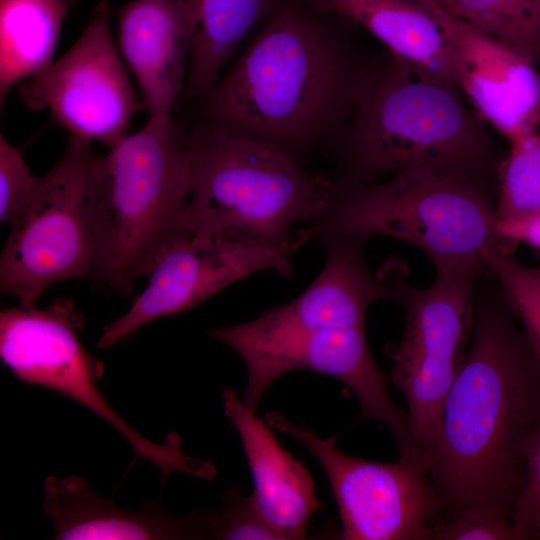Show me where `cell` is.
I'll return each instance as SVG.
<instances>
[{
	"label": "cell",
	"mask_w": 540,
	"mask_h": 540,
	"mask_svg": "<svg viewBox=\"0 0 540 540\" xmlns=\"http://www.w3.org/2000/svg\"><path fill=\"white\" fill-rule=\"evenodd\" d=\"M499 294L474 292L463 365L445 399L430 480L443 521L487 509L512 519L524 483V447L540 418V360Z\"/></svg>",
	"instance_id": "1"
},
{
	"label": "cell",
	"mask_w": 540,
	"mask_h": 540,
	"mask_svg": "<svg viewBox=\"0 0 540 540\" xmlns=\"http://www.w3.org/2000/svg\"><path fill=\"white\" fill-rule=\"evenodd\" d=\"M371 62L315 12L276 0L230 70L201 98V121L300 160L321 144L333 147Z\"/></svg>",
	"instance_id": "2"
},
{
	"label": "cell",
	"mask_w": 540,
	"mask_h": 540,
	"mask_svg": "<svg viewBox=\"0 0 540 540\" xmlns=\"http://www.w3.org/2000/svg\"><path fill=\"white\" fill-rule=\"evenodd\" d=\"M459 85L387 51L370 64L333 145L335 177L375 182L412 166L497 184L504 158Z\"/></svg>",
	"instance_id": "3"
},
{
	"label": "cell",
	"mask_w": 540,
	"mask_h": 540,
	"mask_svg": "<svg viewBox=\"0 0 540 540\" xmlns=\"http://www.w3.org/2000/svg\"><path fill=\"white\" fill-rule=\"evenodd\" d=\"M190 194L187 131L172 116H150L106 155L94 154L85 197L93 281L129 295L162 251L187 233Z\"/></svg>",
	"instance_id": "4"
},
{
	"label": "cell",
	"mask_w": 540,
	"mask_h": 540,
	"mask_svg": "<svg viewBox=\"0 0 540 540\" xmlns=\"http://www.w3.org/2000/svg\"><path fill=\"white\" fill-rule=\"evenodd\" d=\"M187 149V233L301 247L295 226L318 219L338 190L335 175L308 172L273 144L203 121L187 131Z\"/></svg>",
	"instance_id": "5"
},
{
	"label": "cell",
	"mask_w": 540,
	"mask_h": 540,
	"mask_svg": "<svg viewBox=\"0 0 540 540\" xmlns=\"http://www.w3.org/2000/svg\"><path fill=\"white\" fill-rule=\"evenodd\" d=\"M496 194L493 183L425 166L409 167L384 182L338 180L327 210L296 234L302 244L324 234L381 235L416 247L436 270H485L487 254L504 243L496 233Z\"/></svg>",
	"instance_id": "6"
},
{
	"label": "cell",
	"mask_w": 540,
	"mask_h": 540,
	"mask_svg": "<svg viewBox=\"0 0 540 540\" xmlns=\"http://www.w3.org/2000/svg\"><path fill=\"white\" fill-rule=\"evenodd\" d=\"M366 323L316 301L291 304L257 328L230 335L226 345L243 360L247 385L243 402L257 410L269 386L283 374L312 370L342 381L357 397L358 419L383 423L399 456L410 447L408 414L390 396L385 374L375 362Z\"/></svg>",
	"instance_id": "7"
},
{
	"label": "cell",
	"mask_w": 540,
	"mask_h": 540,
	"mask_svg": "<svg viewBox=\"0 0 540 540\" xmlns=\"http://www.w3.org/2000/svg\"><path fill=\"white\" fill-rule=\"evenodd\" d=\"M382 267L405 314L401 339L386 349L393 362L390 379L408 407L410 447L404 459L430 474L443 405L470 342L475 284L485 271L478 267L437 270L434 282L419 289L408 283L406 266L399 260Z\"/></svg>",
	"instance_id": "8"
},
{
	"label": "cell",
	"mask_w": 540,
	"mask_h": 540,
	"mask_svg": "<svg viewBox=\"0 0 540 540\" xmlns=\"http://www.w3.org/2000/svg\"><path fill=\"white\" fill-rule=\"evenodd\" d=\"M83 326V314L67 298H58L43 309L20 304L4 309L0 313L1 360L21 381L64 394L102 418L128 441L138 458L160 469L163 481L176 471L211 480L215 466L185 454L176 433L155 443L109 404L96 384L104 366L78 338Z\"/></svg>",
	"instance_id": "9"
},
{
	"label": "cell",
	"mask_w": 540,
	"mask_h": 540,
	"mask_svg": "<svg viewBox=\"0 0 540 540\" xmlns=\"http://www.w3.org/2000/svg\"><path fill=\"white\" fill-rule=\"evenodd\" d=\"M91 142L69 135L59 161L37 176L10 224L0 257L1 293L34 306L58 281H93L95 260L85 211Z\"/></svg>",
	"instance_id": "10"
},
{
	"label": "cell",
	"mask_w": 540,
	"mask_h": 540,
	"mask_svg": "<svg viewBox=\"0 0 540 540\" xmlns=\"http://www.w3.org/2000/svg\"><path fill=\"white\" fill-rule=\"evenodd\" d=\"M265 421L302 443L322 466L337 503L343 540H433L443 522V505L429 472L407 459L377 462L336 446L277 411Z\"/></svg>",
	"instance_id": "11"
},
{
	"label": "cell",
	"mask_w": 540,
	"mask_h": 540,
	"mask_svg": "<svg viewBox=\"0 0 540 540\" xmlns=\"http://www.w3.org/2000/svg\"><path fill=\"white\" fill-rule=\"evenodd\" d=\"M110 7L102 0L71 48L18 87L31 111L48 109L70 134L111 148L124 136L135 95L110 29Z\"/></svg>",
	"instance_id": "12"
},
{
	"label": "cell",
	"mask_w": 540,
	"mask_h": 540,
	"mask_svg": "<svg viewBox=\"0 0 540 540\" xmlns=\"http://www.w3.org/2000/svg\"><path fill=\"white\" fill-rule=\"evenodd\" d=\"M299 247L261 246L184 233L160 254L145 289L126 313L103 328L96 347L107 349L159 317L189 310L232 283L273 270L293 275V254Z\"/></svg>",
	"instance_id": "13"
},
{
	"label": "cell",
	"mask_w": 540,
	"mask_h": 540,
	"mask_svg": "<svg viewBox=\"0 0 540 540\" xmlns=\"http://www.w3.org/2000/svg\"><path fill=\"white\" fill-rule=\"evenodd\" d=\"M457 57V84L509 143L540 129V73L515 49L425 0Z\"/></svg>",
	"instance_id": "14"
},
{
	"label": "cell",
	"mask_w": 540,
	"mask_h": 540,
	"mask_svg": "<svg viewBox=\"0 0 540 540\" xmlns=\"http://www.w3.org/2000/svg\"><path fill=\"white\" fill-rule=\"evenodd\" d=\"M194 29V14L181 0H131L119 11L118 49L150 116H172Z\"/></svg>",
	"instance_id": "15"
},
{
	"label": "cell",
	"mask_w": 540,
	"mask_h": 540,
	"mask_svg": "<svg viewBox=\"0 0 540 540\" xmlns=\"http://www.w3.org/2000/svg\"><path fill=\"white\" fill-rule=\"evenodd\" d=\"M224 412L237 430L254 484L251 500L283 540L306 539L312 515L322 503L309 470L276 438L273 428L237 393L222 391Z\"/></svg>",
	"instance_id": "16"
},
{
	"label": "cell",
	"mask_w": 540,
	"mask_h": 540,
	"mask_svg": "<svg viewBox=\"0 0 540 540\" xmlns=\"http://www.w3.org/2000/svg\"><path fill=\"white\" fill-rule=\"evenodd\" d=\"M43 511L58 540L200 539L209 536L211 513L175 517L157 502L129 511L101 498L79 476L47 477Z\"/></svg>",
	"instance_id": "17"
},
{
	"label": "cell",
	"mask_w": 540,
	"mask_h": 540,
	"mask_svg": "<svg viewBox=\"0 0 540 540\" xmlns=\"http://www.w3.org/2000/svg\"><path fill=\"white\" fill-rule=\"evenodd\" d=\"M408 63L457 83L456 53L425 0H321Z\"/></svg>",
	"instance_id": "18"
},
{
	"label": "cell",
	"mask_w": 540,
	"mask_h": 540,
	"mask_svg": "<svg viewBox=\"0 0 540 540\" xmlns=\"http://www.w3.org/2000/svg\"><path fill=\"white\" fill-rule=\"evenodd\" d=\"M193 12L184 94L204 97L220 79L245 36L268 15L276 0H181Z\"/></svg>",
	"instance_id": "19"
},
{
	"label": "cell",
	"mask_w": 540,
	"mask_h": 540,
	"mask_svg": "<svg viewBox=\"0 0 540 540\" xmlns=\"http://www.w3.org/2000/svg\"><path fill=\"white\" fill-rule=\"evenodd\" d=\"M71 0H0V103L53 62Z\"/></svg>",
	"instance_id": "20"
},
{
	"label": "cell",
	"mask_w": 540,
	"mask_h": 540,
	"mask_svg": "<svg viewBox=\"0 0 540 540\" xmlns=\"http://www.w3.org/2000/svg\"><path fill=\"white\" fill-rule=\"evenodd\" d=\"M443 9L529 61H540L538 0H435Z\"/></svg>",
	"instance_id": "21"
},
{
	"label": "cell",
	"mask_w": 540,
	"mask_h": 540,
	"mask_svg": "<svg viewBox=\"0 0 540 540\" xmlns=\"http://www.w3.org/2000/svg\"><path fill=\"white\" fill-rule=\"evenodd\" d=\"M540 214V131L510 144L498 170L496 222Z\"/></svg>",
	"instance_id": "22"
},
{
	"label": "cell",
	"mask_w": 540,
	"mask_h": 540,
	"mask_svg": "<svg viewBox=\"0 0 540 540\" xmlns=\"http://www.w3.org/2000/svg\"><path fill=\"white\" fill-rule=\"evenodd\" d=\"M516 247L501 244L485 260L486 274L496 278L499 289L514 317L522 325L540 360V253L535 266H525L515 257Z\"/></svg>",
	"instance_id": "23"
},
{
	"label": "cell",
	"mask_w": 540,
	"mask_h": 540,
	"mask_svg": "<svg viewBox=\"0 0 540 540\" xmlns=\"http://www.w3.org/2000/svg\"><path fill=\"white\" fill-rule=\"evenodd\" d=\"M209 533L211 538L222 540H283L258 513L250 495H243L239 488L223 494L219 512L212 513Z\"/></svg>",
	"instance_id": "24"
},
{
	"label": "cell",
	"mask_w": 540,
	"mask_h": 540,
	"mask_svg": "<svg viewBox=\"0 0 540 540\" xmlns=\"http://www.w3.org/2000/svg\"><path fill=\"white\" fill-rule=\"evenodd\" d=\"M513 540L540 539V418L524 447V483L512 516Z\"/></svg>",
	"instance_id": "25"
},
{
	"label": "cell",
	"mask_w": 540,
	"mask_h": 540,
	"mask_svg": "<svg viewBox=\"0 0 540 540\" xmlns=\"http://www.w3.org/2000/svg\"><path fill=\"white\" fill-rule=\"evenodd\" d=\"M22 149L0 134V220L10 223L28 197L36 180Z\"/></svg>",
	"instance_id": "26"
},
{
	"label": "cell",
	"mask_w": 540,
	"mask_h": 540,
	"mask_svg": "<svg viewBox=\"0 0 540 540\" xmlns=\"http://www.w3.org/2000/svg\"><path fill=\"white\" fill-rule=\"evenodd\" d=\"M513 540L512 519L487 509L462 512L442 522L433 540Z\"/></svg>",
	"instance_id": "27"
},
{
	"label": "cell",
	"mask_w": 540,
	"mask_h": 540,
	"mask_svg": "<svg viewBox=\"0 0 540 540\" xmlns=\"http://www.w3.org/2000/svg\"><path fill=\"white\" fill-rule=\"evenodd\" d=\"M498 237L512 245L524 243L540 253V214L496 222Z\"/></svg>",
	"instance_id": "28"
},
{
	"label": "cell",
	"mask_w": 540,
	"mask_h": 540,
	"mask_svg": "<svg viewBox=\"0 0 540 540\" xmlns=\"http://www.w3.org/2000/svg\"><path fill=\"white\" fill-rule=\"evenodd\" d=\"M538 3H539V7H540V0H538Z\"/></svg>",
	"instance_id": "29"
},
{
	"label": "cell",
	"mask_w": 540,
	"mask_h": 540,
	"mask_svg": "<svg viewBox=\"0 0 540 540\" xmlns=\"http://www.w3.org/2000/svg\"><path fill=\"white\" fill-rule=\"evenodd\" d=\"M71 1L75 2L76 0H71Z\"/></svg>",
	"instance_id": "30"
}]
</instances>
